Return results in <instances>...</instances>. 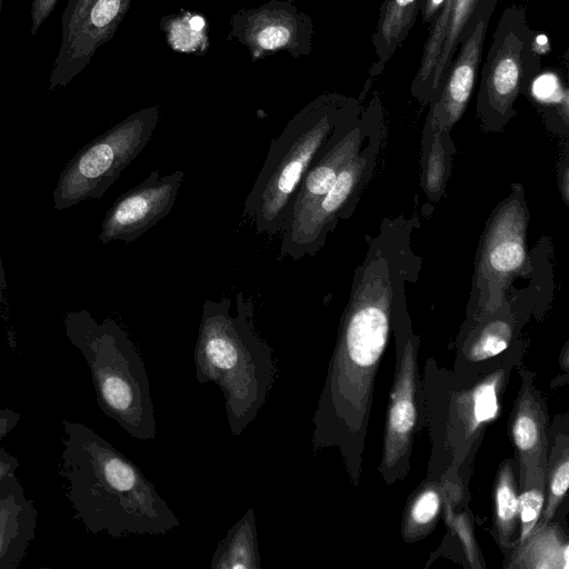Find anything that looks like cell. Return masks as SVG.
<instances>
[{
    "mask_svg": "<svg viewBox=\"0 0 569 569\" xmlns=\"http://www.w3.org/2000/svg\"><path fill=\"white\" fill-rule=\"evenodd\" d=\"M59 475L73 517L113 538L163 536L180 521L138 466L90 427L62 420Z\"/></svg>",
    "mask_w": 569,
    "mask_h": 569,
    "instance_id": "cell-1",
    "label": "cell"
},
{
    "mask_svg": "<svg viewBox=\"0 0 569 569\" xmlns=\"http://www.w3.org/2000/svg\"><path fill=\"white\" fill-rule=\"evenodd\" d=\"M193 359L197 381L219 387L230 432L240 436L264 406L277 378L273 349L257 331L254 306L241 291L234 315L229 297L204 301Z\"/></svg>",
    "mask_w": 569,
    "mask_h": 569,
    "instance_id": "cell-2",
    "label": "cell"
},
{
    "mask_svg": "<svg viewBox=\"0 0 569 569\" xmlns=\"http://www.w3.org/2000/svg\"><path fill=\"white\" fill-rule=\"evenodd\" d=\"M360 113V102L337 92L323 93L300 109L276 137L247 196L243 217L257 233L276 236L289 219L295 197L309 167Z\"/></svg>",
    "mask_w": 569,
    "mask_h": 569,
    "instance_id": "cell-3",
    "label": "cell"
},
{
    "mask_svg": "<svg viewBox=\"0 0 569 569\" xmlns=\"http://www.w3.org/2000/svg\"><path fill=\"white\" fill-rule=\"evenodd\" d=\"M66 333L90 369L97 402L130 437L141 441L157 436L156 410L144 361L117 322H98L86 311L64 317Z\"/></svg>",
    "mask_w": 569,
    "mask_h": 569,
    "instance_id": "cell-4",
    "label": "cell"
},
{
    "mask_svg": "<svg viewBox=\"0 0 569 569\" xmlns=\"http://www.w3.org/2000/svg\"><path fill=\"white\" fill-rule=\"evenodd\" d=\"M541 71V54L526 8L509 4L499 18L483 62L477 114L489 129L505 126L516 113L515 103Z\"/></svg>",
    "mask_w": 569,
    "mask_h": 569,
    "instance_id": "cell-5",
    "label": "cell"
},
{
    "mask_svg": "<svg viewBox=\"0 0 569 569\" xmlns=\"http://www.w3.org/2000/svg\"><path fill=\"white\" fill-rule=\"evenodd\" d=\"M159 106L142 108L87 143L61 171L53 208L63 210L83 200L100 199L150 141Z\"/></svg>",
    "mask_w": 569,
    "mask_h": 569,
    "instance_id": "cell-6",
    "label": "cell"
},
{
    "mask_svg": "<svg viewBox=\"0 0 569 569\" xmlns=\"http://www.w3.org/2000/svg\"><path fill=\"white\" fill-rule=\"evenodd\" d=\"M376 138L372 132L366 147L342 169L331 188L287 222L281 232L282 257L299 260L315 256L338 221L350 214L373 169L378 151Z\"/></svg>",
    "mask_w": 569,
    "mask_h": 569,
    "instance_id": "cell-7",
    "label": "cell"
},
{
    "mask_svg": "<svg viewBox=\"0 0 569 569\" xmlns=\"http://www.w3.org/2000/svg\"><path fill=\"white\" fill-rule=\"evenodd\" d=\"M131 0H69L62 13L61 42L49 77V91L64 88L109 42Z\"/></svg>",
    "mask_w": 569,
    "mask_h": 569,
    "instance_id": "cell-8",
    "label": "cell"
},
{
    "mask_svg": "<svg viewBox=\"0 0 569 569\" xmlns=\"http://www.w3.org/2000/svg\"><path fill=\"white\" fill-rule=\"evenodd\" d=\"M229 23L228 38L244 46L252 61L280 51L293 58L311 52L312 19L293 0H270L257 8L241 9Z\"/></svg>",
    "mask_w": 569,
    "mask_h": 569,
    "instance_id": "cell-9",
    "label": "cell"
},
{
    "mask_svg": "<svg viewBox=\"0 0 569 569\" xmlns=\"http://www.w3.org/2000/svg\"><path fill=\"white\" fill-rule=\"evenodd\" d=\"M184 172L160 176L158 169L117 198L101 224L99 241L130 243L166 218L172 210Z\"/></svg>",
    "mask_w": 569,
    "mask_h": 569,
    "instance_id": "cell-10",
    "label": "cell"
},
{
    "mask_svg": "<svg viewBox=\"0 0 569 569\" xmlns=\"http://www.w3.org/2000/svg\"><path fill=\"white\" fill-rule=\"evenodd\" d=\"M491 17H482L471 34L460 43L439 91L431 99L428 128L445 132L463 114L473 92Z\"/></svg>",
    "mask_w": 569,
    "mask_h": 569,
    "instance_id": "cell-11",
    "label": "cell"
},
{
    "mask_svg": "<svg viewBox=\"0 0 569 569\" xmlns=\"http://www.w3.org/2000/svg\"><path fill=\"white\" fill-rule=\"evenodd\" d=\"M519 199L506 201L485 238L480 280L498 283L519 271L526 261V217Z\"/></svg>",
    "mask_w": 569,
    "mask_h": 569,
    "instance_id": "cell-12",
    "label": "cell"
},
{
    "mask_svg": "<svg viewBox=\"0 0 569 569\" xmlns=\"http://www.w3.org/2000/svg\"><path fill=\"white\" fill-rule=\"evenodd\" d=\"M38 511L16 473L0 481V569H18L36 538Z\"/></svg>",
    "mask_w": 569,
    "mask_h": 569,
    "instance_id": "cell-13",
    "label": "cell"
},
{
    "mask_svg": "<svg viewBox=\"0 0 569 569\" xmlns=\"http://www.w3.org/2000/svg\"><path fill=\"white\" fill-rule=\"evenodd\" d=\"M497 4L498 0H452L441 51L432 77L431 99L439 91L460 43L471 34L479 19L492 16Z\"/></svg>",
    "mask_w": 569,
    "mask_h": 569,
    "instance_id": "cell-14",
    "label": "cell"
},
{
    "mask_svg": "<svg viewBox=\"0 0 569 569\" xmlns=\"http://www.w3.org/2000/svg\"><path fill=\"white\" fill-rule=\"evenodd\" d=\"M425 0H385L379 10L372 44L379 72L409 36Z\"/></svg>",
    "mask_w": 569,
    "mask_h": 569,
    "instance_id": "cell-15",
    "label": "cell"
},
{
    "mask_svg": "<svg viewBox=\"0 0 569 569\" xmlns=\"http://www.w3.org/2000/svg\"><path fill=\"white\" fill-rule=\"evenodd\" d=\"M212 569H261L256 513L249 508L218 543L210 562Z\"/></svg>",
    "mask_w": 569,
    "mask_h": 569,
    "instance_id": "cell-16",
    "label": "cell"
},
{
    "mask_svg": "<svg viewBox=\"0 0 569 569\" xmlns=\"http://www.w3.org/2000/svg\"><path fill=\"white\" fill-rule=\"evenodd\" d=\"M451 3L452 0H443L440 10L433 18L423 44L419 66L410 86L411 96L421 104H427L431 100L432 77L441 51Z\"/></svg>",
    "mask_w": 569,
    "mask_h": 569,
    "instance_id": "cell-17",
    "label": "cell"
},
{
    "mask_svg": "<svg viewBox=\"0 0 569 569\" xmlns=\"http://www.w3.org/2000/svg\"><path fill=\"white\" fill-rule=\"evenodd\" d=\"M160 27L168 46L177 52L202 56L210 46L208 23L201 14L181 11L164 16Z\"/></svg>",
    "mask_w": 569,
    "mask_h": 569,
    "instance_id": "cell-18",
    "label": "cell"
},
{
    "mask_svg": "<svg viewBox=\"0 0 569 569\" xmlns=\"http://www.w3.org/2000/svg\"><path fill=\"white\" fill-rule=\"evenodd\" d=\"M511 329L506 321L496 320L487 325L470 350V359L480 361L499 355L507 349Z\"/></svg>",
    "mask_w": 569,
    "mask_h": 569,
    "instance_id": "cell-19",
    "label": "cell"
},
{
    "mask_svg": "<svg viewBox=\"0 0 569 569\" xmlns=\"http://www.w3.org/2000/svg\"><path fill=\"white\" fill-rule=\"evenodd\" d=\"M430 134V147L427 154L425 183L426 189L432 194L439 193L445 181V137L448 132L426 127Z\"/></svg>",
    "mask_w": 569,
    "mask_h": 569,
    "instance_id": "cell-20",
    "label": "cell"
},
{
    "mask_svg": "<svg viewBox=\"0 0 569 569\" xmlns=\"http://www.w3.org/2000/svg\"><path fill=\"white\" fill-rule=\"evenodd\" d=\"M416 410L409 392L399 393L393 402L390 416L389 428L393 436H406L415 425Z\"/></svg>",
    "mask_w": 569,
    "mask_h": 569,
    "instance_id": "cell-21",
    "label": "cell"
},
{
    "mask_svg": "<svg viewBox=\"0 0 569 569\" xmlns=\"http://www.w3.org/2000/svg\"><path fill=\"white\" fill-rule=\"evenodd\" d=\"M543 498L538 490L523 492L518 499L521 520V539H525L536 525L542 508Z\"/></svg>",
    "mask_w": 569,
    "mask_h": 569,
    "instance_id": "cell-22",
    "label": "cell"
},
{
    "mask_svg": "<svg viewBox=\"0 0 569 569\" xmlns=\"http://www.w3.org/2000/svg\"><path fill=\"white\" fill-rule=\"evenodd\" d=\"M498 410L495 383L486 382L473 393V418L477 423L496 417Z\"/></svg>",
    "mask_w": 569,
    "mask_h": 569,
    "instance_id": "cell-23",
    "label": "cell"
},
{
    "mask_svg": "<svg viewBox=\"0 0 569 569\" xmlns=\"http://www.w3.org/2000/svg\"><path fill=\"white\" fill-rule=\"evenodd\" d=\"M497 515L502 523L510 522L518 511V498L509 481L502 479L496 492Z\"/></svg>",
    "mask_w": 569,
    "mask_h": 569,
    "instance_id": "cell-24",
    "label": "cell"
},
{
    "mask_svg": "<svg viewBox=\"0 0 569 569\" xmlns=\"http://www.w3.org/2000/svg\"><path fill=\"white\" fill-rule=\"evenodd\" d=\"M438 509V495L433 490H428L416 500L411 510V517L417 523H428L437 515Z\"/></svg>",
    "mask_w": 569,
    "mask_h": 569,
    "instance_id": "cell-25",
    "label": "cell"
},
{
    "mask_svg": "<svg viewBox=\"0 0 569 569\" xmlns=\"http://www.w3.org/2000/svg\"><path fill=\"white\" fill-rule=\"evenodd\" d=\"M513 437L521 450L532 448L537 441L538 430L535 421L529 416H520L513 427Z\"/></svg>",
    "mask_w": 569,
    "mask_h": 569,
    "instance_id": "cell-26",
    "label": "cell"
},
{
    "mask_svg": "<svg viewBox=\"0 0 569 569\" xmlns=\"http://www.w3.org/2000/svg\"><path fill=\"white\" fill-rule=\"evenodd\" d=\"M59 0H32L31 3V34L36 36L40 27L51 14Z\"/></svg>",
    "mask_w": 569,
    "mask_h": 569,
    "instance_id": "cell-27",
    "label": "cell"
},
{
    "mask_svg": "<svg viewBox=\"0 0 569 569\" xmlns=\"http://www.w3.org/2000/svg\"><path fill=\"white\" fill-rule=\"evenodd\" d=\"M569 482V462L565 460L556 470L552 482L551 492L556 498L562 497L567 491Z\"/></svg>",
    "mask_w": 569,
    "mask_h": 569,
    "instance_id": "cell-28",
    "label": "cell"
},
{
    "mask_svg": "<svg viewBox=\"0 0 569 569\" xmlns=\"http://www.w3.org/2000/svg\"><path fill=\"white\" fill-rule=\"evenodd\" d=\"M20 412L12 409H0V441L18 425Z\"/></svg>",
    "mask_w": 569,
    "mask_h": 569,
    "instance_id": "cell-29",
    "label": "cell"
},
{
    "mask_svg": "<svg viewBox=\"0 0 569 569\" xmlns=\"http://www.w3.org/2000/svg\"><path fill=\"white\" fill-rule=\"evenodd\" d=\"M18 467L19 460L6 449L0 448V481L7 476L14 475Z\"/></svg>",
    "mask_w": 569,
    "mask_h": 569,
    "instance_id": "cell-30",
    "label": "cell"
},
{
    "mask_svg": "<svg viewBox=\"0 0 569 569\" xmlns=\"http://www.w3.org/2000/svg\"><path fill=\"white\" fill-rule=\"evenodd\" d=\"M7 289V279L4 273V268L0 254V301L4 303V290Z\"/></svg>",
    "mask_w": 569,
    "mask_h": 569,
    "instance_id": "cell-31",
    "label": "cell"
},
{
    "mask_svg": "<svg viewBox=\"0 0 569 569\" xmlns=\"http://www.w3.org/2000/svg\"><path fill=\"white\" fill-rule=\"evenodd\" d=\"M2 2H3V0H0V13H1V10H2Z\"/></svg>",
    "mask_w": 569,
    "mask_h": 569,
    "instance_id": "cell-32",
    "label": "cell"
}]
</instances>
